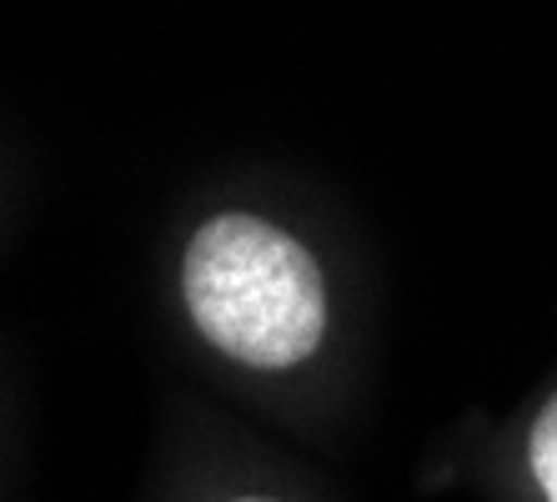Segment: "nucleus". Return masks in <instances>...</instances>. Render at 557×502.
I'll list each match as a JSON object with an SVG mask.
<instances>
[{"mask_svg": "<svg viewBox=\"0 0 557 502\" xmlns=\"http://www.w3.org/2000/svg\"><path fill=\"white\" fill-rule=\"evenodd\" d=\"M528 473L543 492V502H557V392L537 407L528 427Z\"/></svg>", "mask_w": 557, "mask_h": 502, "instance_id": "2", "label": "nucleus"}, {"mask_svg": "<svg viewBox=\"0 0 557 502\" xmlns=\"http://www.w3.org/2000/svg\"><path fill=\"white\" fill-rule=\"evenodd\" d=\"M182 292L201 336L247 367H297L326 336L322 267L292 232L247 211L211 217L186 242Z\"/></svg>", "mask_w": 557, "mask_h": 502, "instance_id": "1", "label": "nucleus"}, {"mask_svg": "<svg viewBox=\"0 0 557 502\" xmlns=\"http://www.w3.org/2000/svg\"><path fill=\"white\" fill-rule=\"evenodd\" d=\"M236 502H272V498H236Z\"/></svg>", "mask_w": 557, "mask_h": 502, "instance_id": "3", "label": "nucleus"}]
</instances>
